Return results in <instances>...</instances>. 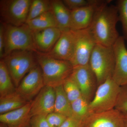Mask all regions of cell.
<instances>
[{
  "mask_svg": "<svg viewBox=\"0 0 127 127\" xmlns=\"http://www.w3.org/2000/svg\"><path fill=\"white\" fill-rule=\"evenodd\" d=\"M108 2L98 8L89 28L97 44L113 46L120 36L116 28L119 21L117 6Z\"/></svg>",
  "mask_w": 127,
  "mask_h": 127,
  "instance_id": "obj_1",
  "label": "cell"
},
{
  "mask_svg": "<svg viewBox=\"0 0 127 127\" xmlns=\"http://www.w3.org/2000/svg\"><path fill=\"white\" fill-rule=\"evenodd\" d=\"M35 54L45 86L53 88L61 86L71 75L73 67L70 62L55 59L38 51Z\"/></svg>",
  "mask_w": 127,
  "mask_h": 127,
  "instance_id": "obj_2",
  "label": "cell"
},
{
  "mask_svg": "<svg viewBox=\"0 0 127 127\" xmlns=\"http://www.w3.org/2000/svg\"><path fill=\"white\" fill-rule=\"evenodd\" d=\"M3 25L4 34L3 58L17 50L37 51L34 44L32 31L26 23L20 26L4 23Z\"/></svg>",
  "mask_w": 127,
  "mask_h": 127,
  "instance_id": "obj_3",
  "label": "cell"
},
{
  "mask_svg": "<svg viewBox=\"0 0 127 127\" xmlns=\"http://www.w3.org/2000/svg\"><path fill=\"white\" fill-rule=\"evenodd\" d=\"M89 65L96 77L98 86L112 77L115 65L113 46L96 44L91 55Z\"/></svg>",
  "mask_w": 127,
  "mask_h": 127,
  "instance_id": "obj_4",
  "label": "cell"
},
{
  "mask_svg": "<svg viewBox=\"0 0 127 127\" xmlns=\"http://www.w3.org/2000/svg\"><path fill=\"white\" fill-rule=\"evenodd\" d=\"M4 62L16 88L30 70L38 64L35 52L17 50L1 59Z\"/></svg>",
  "mask_w": 127,
  "mask_h": 127,
  "instance_id": "obj_5",
  "label": "cell"
},
{
  "mask_svg": "<svg viewBox=\"0 0 127 127\" xmlns=\"http://www.w3.org/2000/svg\"><path fill=\"white\" fill-rule=\"evenodd\" d=\"M120 87L112 77L99 85L94 97L89 102L90 114L115 109Z\"/></svg>",
  "mask_w": 127,
  "mask_h": 127,
  "instance_id": "obj_6",
  "label": "cell"
},
{
  "mask_svg": "<svg viewBox=\"0 0 127 127\" xmlns=\"http://www.w3.org/2000/svg\"><path fill=\"white\" fill-rule=\"evenodd\" d=\"M32 1L0 0V16L4 23L16 26L26 24Z\"/></svg>",
  "mask_w": 127,
  "mask_h": 127,
  "instance_id": "obj_7",
  "label": "cell"
},
{
  "mask_svg": "<svg viewBox=\"0 0 127 127\" xmlns=\"http://www.w3.org/2000/svg\"><path fill=\"white\" fill-rule=\"evenodd\" d=\"M74 31L75 49L70 62L73 67L89 65L96 43L89 28Z\"/></svg>",
  "mask_w": 127,
  "mask_h": 127,
  "instance_id": "obj_8",
  "label": "cell"
},
{
  "mask_svg": "<svg viewBox=\"0 0 127 127\" xmlns=\"http://www.w3.org/2000/svg\"><path fill=\"white\" fill-rule=\"evenodd\" d=\"M41 69L38 64L21 82L16 91L28 102L32 101L45 86Z\"/></svg>",
  "mask_w": 127,
  "mask_h": 127,
  "instance_id": "obj_9",
  "label": "cell"
},
{
  "mask_svg": "<svg viewBox=\"0 0 127 127\" xmlns=\"http://www.w3.org/2000/svg\"><path fill=\"white\" fill-rule=\"evenodd\" d=\"M71 76L79 87L82 96L90 102L98 86L96 76L89 64L73 67Z\"/></svg>",
  "mask_w": 127,
  "mask_h": 127,
  "instance_id": "obj_10",
  "label": "cell"
},
{
  "mask_svg": "<svg viewBox=\"0 0 127 127\" xmlns=\"http://www.w3.org/2000/svg\"><path fill=\"white\" fill-rule=\"evenodd\" d=\"M125 40L120 36L113 46L115 65L112 78L120 87L127 84V49Z\"/></svg>",
  "mask_w": 127,
  "mask_h": 127,
  "instance_id": "obj_11",
  "label": "cell"
},
{
  "mask_svg": "<svg viewBox=\"0 0 127 127\" xmlns=\"http://www.w3.org/2000/svg\"><path fill=\"white\" fill-rule=\"evenodd\" d=\"M55 98L54 88L45 86L32 101L31 114L32 117L47 116L54 112Z\"/></svg>",
  "mask_w": 127,
  "mask_h": 127,
  "instance_id": "obj_12",
  "label": "cell"
},
{
  "mask_svg": "<svg viewBox=\"0 0 127 127\" xmlns=\"http://www.w3.org/2000/svg\"><path fill=\"white\" fill-rule=\"evenodd\" d=\"M75 46V31L70 30L63 32L52 49L45 54L55 59L70 62L74 54Z\"/></svg>",
  "mask_w": 127,
  "mask_h": 127,
  "instance_id": "obj_13",
  "label": "cell"
},
{
  "mask_svg": "<svg viewBox=\"0 0 127 127\" xmlns=\"http://www.w3.org/2000/svg\"><path fill=\"white\" fill-rule=\"evenodd\" d=\"M124 116L115 109L91 114L84 121V127H124Z\"/></svg>",
  "mask_w": 127,
  "mask_h": 127,
  "instance_id": "obj_14",
  "label": "cell"
},
{
  "mask_svg": "<svg viewBox=\"0 0 127 127\" xmlns=\"http://www.w3.org/2000/svg\"><path fill=\"white\" fill-rule=\"evenodd\" d=\"M32 32L37 51L44 53H47L52 49L62 33L57 27L50 28Z\"/></svg>",
  "mask_w": 127,
  "mask_h": 127,
  "instance_id": "obj_15",
  "label": "cell"
},
{
  "mask_svg": "<svg viewBox=\"0 0 127 127\" xmlns=\"http://www.w3.org/2000/svg\"><path fill=\"white\" fill-rule=\"evenodd\" d=\"M111 1L109 0L102 4L89 6L71 11L70 30L76 31L89 28L98 8Z\"/></svg>",
  "mask_w": 127,
  "mask_h": 127,
  "instance_id": "obj_16",
  "label": "cell"
},
{
  "mask_svg": "<svg viewBox=\"0 0 127 127\" xmlns=\"http://www.w3.org/2000/svg\"><path fill=\"white\" fill-rule=\"evenodd\" d=\"M31 102L24 106L0 115V122L8 127H30Z\"/></svg>",
  "mask_w": 127,
  "mask_h": 127,
  "instance_id": "obj_17",
  "label": "cell"
},
{
  "mask_svg": "<svg viewBox=\"0 0 127 127\" xmlns=\"http://www.w3.org/2000/svg\"><path fill=\"white\" fill-rule=\"evenodd\" d=\"M51 10L56 21L58 28L62 32L70 30L71 11L63 0H51Z\"/></svg>",
  "mask_w": 127,
  "mask_h": 127,
  "instance_id": "obj_18",
  "label": "cell"
},
{
  "mask_svg": "<svg viewBox=\"0 0 127 127\" xmlns=\"http://www.w3.org/2000/svg\"><path fill=\"white\" fill-rule=\"evenodd\" d=\"M28 102L16 91L0 97V114H3L18 109Z\"/></svg>",
  "mask_w": 127,
  "mask_h": 127,
  "instance_id": "obj_19",
  "label": "cell"
},
{
  "mask_svg": "<svg viewBox=\"0 0 127 127\" xmlns=\"http://www.w3.org/2000/svg\"><path fill=\"white\" fill-rule=\"evenodd\" d=\"M54 88L56 94L54 112L67 117L72 116L71 103L65 93L62 85Z\"/></svg>",
  "mask_w": 127,
  "mask_h": 127,
  "instance_id": "obj_20",
  "label": "cell"
},
{
  "mask_svg": "<svg viewBox=\"0 0 127 127\" xmlns=\"http://www.w3.org/2000/svg\"><path fill=\"white\" fill-rule=\"evenodd\" d=\"M32 31L52 27H57L56 21L52 11L45 12L26 23Z\"/></svg>",
  "mask_w": 127,
  "mask_h": 127,
  "instance_id": "obj_21",
  "label": "cell"
},
{
  "mask_svg": "<svg viewBox=\"0 0 127 127\" xmlns=\"http://www.w3.org/2000/svg\"><path fill=\"white\" fill-rule=\"evenodd\" d=\"M16 91L11 76L6 65L2 60L0 61V97Z\"/></svg>",
  "mask_w": 127,
  "mask_h": 127,
  "instance_id": "obj_22",
  "label": "cell"
},
{
  "mask_svg": "<svg viewBox=\"0 0 127 127\" xmlns=\"http://www.w3.org/2000/svg\"><path fill=\"white\" fill-rule=\"evenodd\" d=\"M89 102L82 96L71 103L72 116L85 121L90 115Z\"/></svg>",
  "mask_w": 127,
  "mask_h": 127,
  "instance_id": "obj_23",
  "label": "cell"
},
{
  "mask_svg": "<svg viewBox=\"0 0 127 127\" xmlns=\"http://www.w3.org/2000/svg\"><path fill=\"white\" fill-rule=\"evenodd\" d=\"M51 10V0H33L30 6L27 22Z\"/></svg>",
  "mask_w": 127,
  "mask_h": 127,
  "instance_id": "obj_24",
  "label": "cell"
},
{
  "mask_svg": "<svg viewBox=\"0 0 127 127\" xmlns=\"http://www.w3.org/2000/svg\"><path fill=\"white\" fill-rule=\"evenodd\" d=\"M63 87L71 103L82 96L81 91L71 75L64 82Z\"/></svg>",
  "mask_w": 127,
  "mask_h": 127,
  "instance_id": "obj_25",
  "label": "cell"
},
{
  "mask_svg": "<svg viewBox=\"0 0 127 127\" xmlns=\"http://www.w3.org/2000/svg\"><path fill=\"white\" fill-rule=\"evenodd\" d=\"M103 0H63V3L70 11L95 5H100L107 2Z\"/></svg>",
  "mask_w": 127,
  "mask_h": 127,
  "instance_id": "obj_26",
  "label": "cell"
},
{
  "mask_svg": "<svg viewBox=\"0 0 127 127\" xmlns=\"http://www.w3.org/2000/svg\"><path fill=\"white\" fill-rule=\"evenodd\" d=\"M118 10L119 21L122 23L123 37L127 41V0H119L116 5Z\"/></svg>",
  "mask_w": 127,
  "mask_h": 127,
  "instance_id": "obj_27",
  "label": "cell"
},
{
  "mask_svg": "<svg viewBox=\"0 0 127 127\" xmlns=\"http://www.w3.org/2000/svg\"><path fill=\"white\" fill-rule=\"evenodd\" d=\"M115 109L124 116H127V84L120 87Z\"/></svg>",
  "mask_w": 127,
  "mask_h": 127,
  "instance_id": "obj_28",
  "label": "cell"
},
{
  "mask_svg": "<svg viewBox=\"0 0 127 127\" xmlns=\"http://www.w3.org/2000/svg\"><path fill=\"white\" fill-rule=\"evenodd\" d=\"M67 117L55 112L51 113L46 116L47 120L50 127H60L65 121Z\"/></svg>",
  "mask_w": 127,
  "mask_h": 127,
  "instance_id": "obj_29",
  "label": "cell"
},
{
  "mask_svg": "<svg viewBox=\"0 0 127 127\" xmlns=\"http://www.w3.org/2000/svg\"><path fill=\"white\" fill-rule=\"evenodd\" d=\"M46 116H32L30 121V127H50L47 120Z\"/></svg>",
  "mask_w": 127,
  "mask_h": 127,
  "instance_id": "obj_30",
  "label": "cell"
},
{
  "mask_svg": "<svg viewBox=\"0 0 127 127\" xmlns=\"http://www.w3.org/2000/svg\"><path fill=\"white\" fill-rule=\"evenodd\" d=\"M84 121L74 116L68 117L60 127H84Z\"/></svg>",
  "mask_w": 127,
  "mask_h": 127,
  "instance_id": "obj_31",
  "label": "cell"
},
{
  "mask_svg": "<svg viewBox=\"0 0 127 127\" xmlns=\"http://www.w3.org/2000/svg\"><path fill=\"white\" fill-rule=\"evenodd\" d=\"M4 34L3 24L0 25V57L1 59L4 57Z\"/></svg>",
  "mask_w": 127,
  "mask_h": 127,
  "instance_id": "obj_32",
  "label": "cell"
},
{
  "mask_svg": "<svg viewBox=\"0 0 127 127\" xmlns=\"http://www.w3.org/2000/svg\"><path fill=\"white\" fill-rule=\"evenodd\" d=\"M124 127H127V116H124Z\"/></svg>",
  "mask_w": 127,
  "mask_h": 127,
  "instance_id": "obj_33",
  "label": "cell"
},
{
  "mask_svg": "<svg viewBox=\"0 0 127 127\" xmlns=\"http://www.w3.org/2000/svg\"><path fill=\"white\" fill-rule=\"evenodd\" d=\"M0 127H8L7 125H5L4 124L1 123H0Z\"/></svg>",
  "mask_w": 127,
  "mask_h": 127,
  "instance_id": "obj_34",
  "label": "cell"
}]
</instances>
